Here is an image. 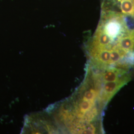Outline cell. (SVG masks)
Segmentation results:
<instances>
[{
    "label": "cell",
    "mask_w": 134,
    "mask_h": 134,
    "mask_svg": "<svg viewBox=\"0 0 134 134\" xmlns=\"http://www.w3.org/2000/svg\"><path fill=\"white\" fill-rule=\"evenodd\" d=\"M88 67L134 75V0H103L100 18L86 44Z\"/></svg>",
    "instance_id": "1"
},
{
    "label": "cell",
    "mask_w": 134,
    "mask_h": 134,
    "mask_svg": "<svg viewBox=\"0 0 134 134\" xmlns=\"http://www.w3.org/2000/svg\"><path fill=\"white\" fill-rule=\"evenodd\" d=\"M103 81L98 72L87 68L81 86L61 105L59 117L67 129L74 134L102 133V116L108 102L102 91Z\"/></svg>",
    "instance_id": "2"
}]
</instances>
